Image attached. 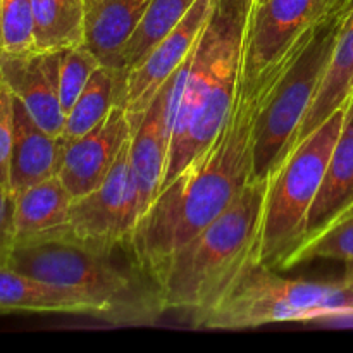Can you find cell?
Returning <instances> with one entry per match:
<instances>
[{
	"label": "cell",
	"mask_w": 353,
	"mask_h": 353,
	"mask_svg": "<svg viewBox=\"0 0 353 353\" xmlns=\"http://www.w3.org/2000/svg\"><path fill=\"white\" fill-rule=\"evenodd\" d=\"M130 138L126 110L116 105L99 126L68 143L57 176L72 200L102 185Z\"/></svg>",
	"instance_id": "13"
},
{
	"label": "cell",
	"mask_w": 353,
	"mask_h": 353,
	"mask_svg": "<svg viewBox=\"0 0 353 353\" xmlns=\"http://www.w3.org/2000/svg\"><path fill=\"white\" fill-rule=\"evenodd\" d=\"M314 28L278 64L252 81L240 79L230 116L212 143L161 190L138 219L131 243L138 261L157 283L171 255L217 219L252 181L259 117Z\"/></svg>",
	"instance_id": "1"
},
{
	"label": "cell",
	"mask_w": 353,
	"mask_h": 353,
	"mask_svg": "<svg viewBox=\"0 0 353 353\" xmlns=\"http://www.w3.org/2000/svg\"><path fill=\"white\" fill-rule=\"evenodd\" d=\"M102 65L95 54L85 43L61 50L59 62V97H61L62 112L65 114L74 105L76 99L93 72Z\"/></svg>",
	"instance_id": "24"
},
{
	"label": "cell",
	"mask_w": 353,
	"mask_h": 353,
	"mask_svg": "<svg viewBox=\"0 0 353 353\" xmlns=\"http://www.w3.org/2000/svg\"><path fill=\"white\" fill-rule=\"evenodd\" d=\"M347 107L331 114L317 130L299 141L269 176L259 243L261 264L276 271L283 269L286 259L305 238L307 217L323 185Z\"/></svg>",
	"instance_id": "6"
},
{
	"label": "cell",
	"mask_w": 353,
	"mask_h": 353,
	"mask_svg": "<svg viewBox=\"0 0 353 353\" xmlns=\"http://www.w3.org/2000/svg\"><path fill=\"white\" fill-rule=\"evenodd\" d=\"M334 0H265L252 6L241 78L255 79L278 64L319 23Z\"/></svg>",
	"instance_id": "8"
},
{
	"label": "cell",
	"mask_w": 353,
	"mask_h": 353,
	"mask_svg": "<svg viewBox=\"0 0 353 353\" xmlns=\"http://www.w3.org/2000/svg\"><path fill=\"white\" fill-rule=\"evenodd\" d=\"M353 99V0H348L341 17L336 43L327 65L326 76L321 83L309 112L303 117L302 126L295 138V147L307 134L321 126L333 112L347 107ZM292 147V148H293ZM290 154V152H288Z\"/></svg>",
	"instance_id": "17"
},
{
	"label": "cell",
	"mask_w": 353,
	"mask_h": 353,
	"mask_svg": "<svg viewBox=\"0 0 353 353\" xmlns=\"http://www.w3.org/2000/svg\"><path fill=\"white\" fill-rule=\"evenodd\" d=\"M9 268L85 293L114 326H148L168 310L161 285L138 261L131 240H81L68 226L16 241Z\"/></svg>",
	"instance_id": "2"
},
{
	"label": "cell",
	"mask_w": 353,
	"mask_h": 353,
	"mask_svg": "<svg viewBox=\"0 0 353 353\" xmlns=\"http://www.w3.org/2000/svg\"><path fill=\"white\" fill-rule=\"evenodd\" d=\"M59 62L61 50H0V78L34 123L52 137H61L65 123L59 97Z\"/></svg>",
	"instance_id": "12"
},
{
	"label": "cell",
	"mask_w": 353,
	"mask_h": 353,
	"mask_svg": "<svg viewBox=\"0 0 353 353\" xmlns=\"http://www.w3.org/2000/svg\"><path fill=\"white\" fill-rule=\"evenodd\" d=\"M348 0H334L303 50L283 74L255 130L254 179H265L292 150L295 138L326 76Z\"/></svg>",
	"instance_id": "7"
},
{
	"label": "cell",
	"mask_w": 353,
	"mask_h": 353,
	"mask_svg": "<svg viewBox=\"0 0 353 353\" xmlns=\"http://www.w3.org/2000/svg\"><path fill=\"white\" fill-rule=\"evenodd\" d=\"M16 196L7 190H0V269L9 268L16 247Z\"/></svg>",
	"instance_id": "27"
},
{
	"label": "cell",
	"mask_w": 353,
	"mask_h": 353,
	"mask_svg": "<svg viewBox=\"0 0 353 353\" xmlns=\"http://www.w3.org/2000/svg\"><path fill=\"white\" fill-rule=\"evenodd\" d=\"M72 196L59 176L37 183L16 195V241L54 233L69 226Z\"/></svg>",
	"instance_id": "19"
},
{
	"label": "cell",
	"mask_w": 353,
	"mask_h": 353,
	"mask_svg": "<svg viewBox=\"0 0 353 353\" xmlns=\"http://www.w3.org/2000/svg\"><path fill=\"white\" fill-rule=\"evenodd\" d=\"M341 283L353 286V261L345 262V276H343V281Z\"/></svg>",
	"instance_id": "28"
},
{
	"label": "cell",
	"mask_w": 353,
	"mask_h": 353,
	"mask_svg": "<svg viewBox=\"0 0 353 353\" xmlns=\"http://www.w3.org/2000/svg\"><path fill=\"white\" fill-rule=\"evenodd\" d=\"M0 50H37L34 48L33 0H2L0 2Z\"/></svg>",
	"instance_id": "25"
},
{
	"label": "cell",
	"mask_w": 353,
	"mask_h": 353,
	"mask_svg": "<svg viewBox=\"0 0 353 353\" xmlns=\"http://www.w3.org/2000/svg\"><path fill=\"white\" fill-rule=\"evenodd\" d=\"M0 2H2V0H0Z\"/></svg>",
	"instance_id": "31"
},
{
	"label": "cell",
	"mask_w": 353,
	"mask_h": 353,
	"mask_svg": "<svg viewBox=\"0 0 353 353\" xmlns=\"http://www.w3.org/2000/svg\"><path fill=\"white\" fill-rule=\"evenodd\" d=\"M212 7L214 0H196L178 26L123 78L116 105L126 110L131 133L145 116L161 86L188 61L209 21Z\"/></svg>",
	"instance_id": "9"
},
{
	"label": "cell",
	"mask_w": 353,
	"mask_h": 353,
	"mask_svg": "<svg viewBox=\"0 0 353 353\" xmlns=\"http://www.w3.org/2000/svg\"><path fill=\"white\" fill-rule=\"evenodd\" d=\"M255 3H261V2H265V0H254Z\"/></svg>",
	"instance_id": "30"
},
{
	"label": "cell",
	"mask_w": 353,
	"mask_h": 353,
	"mask_svg": "<svg viewBox=\"0 0 353 353\" xmlns=\"http://www.w3.org/2000/svg\"><path fill=\"white\" fill-rule=\"evenodd\" d=\"M79 314L103 321V309L85 293L0 269V314Z\"/></svg>",
	"instance_id": "15"
},
{
	"label": "cell",
	"mask_w": 353,
	"mask_h": 353,
	"mask_svg": "<svg viewBox=\"0 0 353 353\" xmlns=\"http://www.w3.org/2000/svg\"><path fill=\"white\" fill-rule=\"evenodd\" d=\"M268 185L269 178L248 183L217 219L171 255L159 274L165 309L202 316L259 261Z\"/></svg>",
	"instance_id": "4"
},
{
	"label": "cell",
	"mask_w": 353,
	"mask_h": 353,
	"mask_svg": "<svg viewBox=\"0 0 353 353\" xmlns=\"http://www.w3.org/2000/svg\"><path fill=\"white\" fill-rule=\"evenodd\" d=\"M314 259L353 261V205L334 217L326 228L305 238L300 247L286 259L283 269L295 268Z\"/></svg>",
	"instance_id": "23"
},
{
	"label": "cell",
	"mask_w": 353,
	"mask_h": 353,
	"mask_svg": "<svg viewBox=\"0 0 353 353\" xmlns=\"http://www.w3.org/2000/svg\"><path fill=\"white\" fill-rule=\"evenodd\" d=\"M188 61L161 86L145 116L131 133L130 164L138 192L140 217L157 199L164 183L171 148L176 97L181 90Z\"/></svg>",
	"instance_id": "11"
},
{
	"label": "cell",
	"mask_w": 353,
	"mask_h": 353,
	"mask_svg": "<svg viewBox=\"0 0 353 353\" xmlns=\"http://www.w3.org/2000/svg\"><path fill=\"white\" fill-rule=\"evenodd\" d=\"M252 6L254 0H214L178 93L162 188L212 143L230 116L240 86Z\"/></svg>",
	"instance_id": "3"
},
{
	"label": "cell",
	"mask_w": 353,
	"mask_h": 353,
	"mask_svg": "<svg viewBox=\"0 0 353 353\" xmlns=\"http://www.w3.org/2000/svg\"><path fill=\"white\" fill-rule=\"evenodd\" d=\"M347 292L340 283L283 278L276 269L252 262L202 316L203 330H248L272 323H310L347 317Z\"/></svg>",
	"instance_id": "5"
},
{
	"label": "cell",
	"mask_w": 353,
	"mask_h": 353,
	"mask_svg": "<svg viewBox=\"0 0 353 353\" xmlns=\"http://www.w3.org/2000/svg\"><path fill=\"white\" fill-rule=\"evenodd\" d=\"M121 83L123 78L119 72L103 64L93 72L90 81L76 99L74 105L65 114L64 130H62V138L65 143L85 137L109 116L117 103Z\"/></svg>",
	"instance_id": "20"
},
{
	"label": "cell",
	"mask_w": 353,
	"mask_h": 353,
	"mask_svg": "<svg viewBox=\"0 0 353 353\" xmlns=\"http://www.w3.org/2000/svg\"><path fill=\"white\" fill-rule=\"evenodd\" d=\"M350 205H353V99L348 102L343 128L331 154L323 185L310 207L305 238L326 228Z\"/></svg>",
	"instance_id": "18"
},
{
	"label": "cell",
	"mask_w": 353,
	"mask_h": 353,
	"mask_svg": "<svg viewBox=\"0 0 353 353\" xmlns=\"http://www.w3.org/2000/svg\"><path fill=\"white\" fill-rule=\"evenodd\" d=\"M130 140L102 185L71 202L69 230L76 238L88 241H126L133 238L140 219V203L131 174Z\"/></svg>",
	"instance_id": "10"
},
{
	"label": "cell",
	"mask_w": 353,
	"mask_h": 353,
	"mask_svg": "<svg viewBox=\"0 0 353 353\" xmlns=\"http://www.w3.org/2000/svg\"><path fill=\"white\" fill-rule=\"evenodd\" d=\"M68 143L41 130L19 99L14 97V140L10 154V192L23 190L59 174Z\"/></svg>",
	"instance_id": "14"
},
{
	"label": "cell",
	"mask_w": 353,
	"mask_h": 353,
	"mask_svg": "<svg viewBox=\"0 0 353 353\" xmlns=\"http://www.w3.org/2000/svg\"><path fill=\"white\" fill-rule=\"evenodd\" d=\"M33 19L37 50L85 43V0H33Z\"/></svg>",
	"instance_id": "21"
},
{
	"label": "cell",
	"mask_w": 353,
	"mask_h": 353,
	"mask_svg": "<svg viewBox=\"0 0 353 353\" xmlns=\"http://www.w3.org/2000/svg\"><path fill=\"white\" fill-rule=\"evenodd\" d=\"M152 0H85V45L107 68L117 71L123 47Z\"/></svg>",
	"instance_id": "16"
},
{
	"label": "cell",
	"mask_w": 353,
	"mask_h": 353,
	"mask_svg": "<svg viewBox=\"0 0 353 353\" xmlns=\"http://www.w3.org/2000/svg\"><path fill=\"white\" fill-rule=\"evenodd\" d=\"M195 2L196 0H152L140 24L121 52L117 65L121 78L140 64L141 59L178 26Z\"/></svg>",
	"instance_id": "22"
},
{
	"label": "cell",
	"mask_w": 353,
	"mask_h": 353,
	"mask_svg": "<svg viewBox=\"0 0 353 353\" xmlns=\"http://www.w3.org/2000/svg\"><path fill=\"white\" fill-rule=\"evenodd\" d=\"M14 140V95L0 78V190L10 192V154ZM12 193V192H10Z\"/></svg>",
	"instance_id": "26"
},
{
	"label": "cell",
	"mask_w": 353,
	"mask_h": 353,
	"mask_svg": "<svg viewBox=\"0 0 353 353\" xmlns=\"http://www.w3.org/2000/svg\"><path fill=\"white\" fill-rule=\"evenodd\" d=\"M345 285V283H343ZM345 292H347V307H348V316H353V286L345 285Z\"/></svg>",
	"instance_id": "29"
}]
</instances>
